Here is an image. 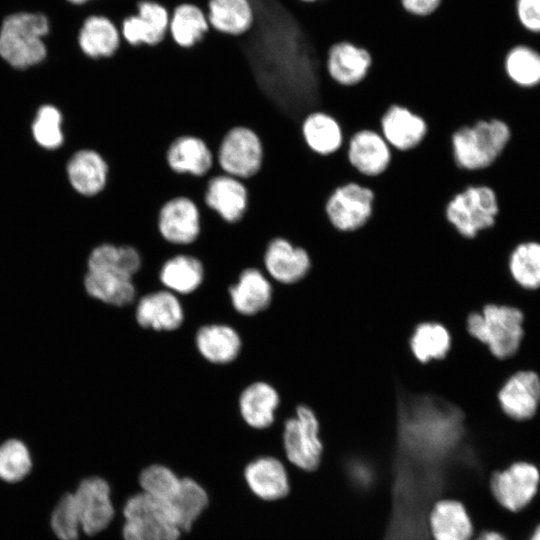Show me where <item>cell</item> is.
Listing matches in <instances>:
<instances>
[{"mask_svg":"<svg viewBox=\"0 0 540 540\" xmlns=\"http://www.w3.org/2000/svg\"><path fill=\"white\" fill-rule=\"evenodd\" d=\"M61 114L53 106L41 107L32 125L33 136L45 148H57L63 142Z\"/></svg>","mask_w":540,"mask_h":540,"instance_id":"60d3db41","label":"cell"},{"mask_svg":"<svg viewBox=\"0 0 540 540\" xmlns=\"http://www.w3.org/2000/svg\"><path fill=\"white\" fill-rule=\"evenodd\" d=\"M194 343L199 355L214 365L234 362L239 357L243 346L238 331L225 323L202 325L195 333Z\"/></svg>","mask_w":540,"mask_h":540,"instance_id":"cb8c5ba5","label":"cell"},{"mask_svg":"<svg viewBox=\"0 0 540 540\" xmlns=\"http://www.w3.org/2000/svg\"><path fill=\"white\" fill-rule=\"evenodd\" d=\"M83 284L89 296L110 306L126 307L136 301L134 279L117 273L87 270Z\"/></svg>","mask_w":540,"mask_h":540,"instance_id":"1f68e13d","label":"cell"},{"mask_svg":"<svg viewBox=\"0 0 540 540\" xmlns=\"http://www.w3.org/2000/svg\"><path fill=\"white\" fill-rule=\"evenodd\" d=\"M241 478L248 493L263 503L284 500L292 488L289 465L270 453L250 458L242 467Z\"/></svg>","mask_w":540,"mask_h":540,"instance_id":"30bf717a","label":"cell"},{"mask_svg":"<svg viewBox=\"0 0 540 540\" xmlns=\"http://www.w3.org/2000/svg\"><path fill=\"white\" fill-rule=\"evenodd\" d=\"M69 3L75 5V6H85L91 2H94L96 0H67Z\"/></svg>","mask_w":540,"mask_h":540,"instance_id":"bcb514c9","label":"cell"},{"mask_svg":"<svg viewBox=\"0 0 540 540\" xmlns=\"http://www.w3.org/2000/svg\"><path fill=\"white\" fill-rule=\"evenodd\" d=\"M166 160L173 172L194 177L207 176L215 163L208 145L191 135L176 138L166 152Z\"/></svg>","mask_w":540,"mask_h":540,"instance_id":"f1b7e54d","label":"cell"},{"mask_svg":"<svg viewBox=\"0 0 540 540\" xmlns=\"http://www.w3.org/2000/svg\"><path fill=\"white\" fill-rule=\"evenodd\" d=\"M237 405L241 420L247 427L264 431L276 420L280 395L272 384L258 380L248 384L241 391Z\"/></svg>","mask_w":540,"mask_h":540,"instance_id":"ffe728a7","label":"cell"},{"mask_svg":"<svg viewBox=\"0 0 540 540\" xmlns=\"http://www.w3.org/2000/svg\"><path fill=\"white\" fill-rule=\"evenodd\" d=\"M505 69L515 83L533 86L540 82V54L526 46H517L505 58Z\"/></svg>","mask_w":540,"mask_h":540,"instance_id":"f35d334b","label":"cell"},{"mask_svg":"<svg viewBox=\"0 0 540 540\" xmlns=\"http://www.w3.org/2000/svg\"><path fill=\"white\" fill-rule=\"evenodd\" d=\"M426 528L431 540H472L476 534L466 505L450 497L439 498L431 504Z\"/></svg>","mask_w":540,"mask_h":540,"instance_id":"2e32d148","label":"cell"},{"mask_svg":"<svg viewBox=\"0 0 540 540\" xmlns=\"http://www.w3.org/2000/svg\"><path fill=\"white\" fill-rule=\"evenodd\" d=\"M262 269L273 281L291 285L304 280L312 269L307 250L286 238L271 239L264 250Z\"/></svg>","mask_w":540,"mask_h":540,"instance_id":"4fadbf2b","label":"cell"},{"mask_svg":"<svg viewBox=\"0 0 540 540\" xmlns=\"http://www.w3.org/2000/svg\"><path fill=\"white\" fill-rule=\"evenodd\" d=\"M372 64L370 53L350 42H338L328 51L326 69L330 78L345 87L361 83Z\"/></svg>","mask_w":540,"mask_h":540,"instance_id":"83f0119b","label":"cell"},{"mask_svg":"<svg viewBox=\"0 0 540 540\" xmlns=\"http://www.w3.org/2000/svg\"><path fill=\"white\" fill-rule=\"evenodd\" d=\"M73 494L84 535L95 537L114 524L118 515L117 504L113 487L104 476L83 478Z\"/></svg>","mask_w":540,"mask_h":540,"instance_id":"ba28073f","label":"cell"},{"mask_svg":"<svg viewBox=\"0 0 540 540\" xmlns=\"http://www.w3.org/2000/svg\"><path fill=\"white\" fill-rule=\"evenodd\" d=\"M263 156L259 136L247 127L236 126L223 137L215 162L225 174L243 181L259 172Z\"/></svg>","mask_w":540,"mask_h":540,"instance_id":"8fae6325","label":"cell"},{"mask_svg":"<svg viewBox=\"0 0 540 540\" xmlns=\"http://www.w3.org/2000/svg\"><path fill=\"white\" fill-rule=\"evenodd\" d=\"M109 167L104 157L94 149L76 151L67 164V175L73 189L83 197L100 194L107 184Z\"/></svg>","mask_w":540,"mask_h":540,"instance_id":"484cf974","label":"cell"},{"mask_svg":"<svg viewBox=\"0 0 540 540\" xmlns=\"http://www.w3.org/2000/svg\"><path fill=\"white\" fill-rule=\"evenodd\" d=\"M452 344L453 338L449 329L435 321L417 324L409 338L410 351L422 364L444 359L451 351Z\"/></svg>","mask_w":540,"mask_h":540,"instance_id":"836d02e7","label":"cell"},{"mask_svg":"<svg viewBox=\"0 0 540 540\" xmlns=\"http://www.w3.org/2000/svg\"><path fill=\"white\" fill-rule=\"evenodd\" d=\"M517 13L524 27L540 32V0H518Z\"/></svg>","mask_w":540,"mask_h":540,"instance_id":"b9f144b4","label":"cell"},{"mask_svg":"<svg viewBox=\"0 0 540 540\" xmlns=\"http://www.w3.org/2000/svg\"><path fill=\"white\" fill-rule=\"evenodd\" d=\"M142 269L140 251L129 244L103 242L95 245L87 258V270L117 273L131 279Z\"/></svg>","mask_w":540,"mask_h":540,"instance_id":"f546056e","label":"cell"},{"mask_svg":"<svg viewBox=\"0 0 540 540\" xmlns=\"http://www.w3.org/2000/svg\"><path fill=\"white\" fill-rule=\"evenodd\" d=\"M501 414L515 423L533 420L540 411V373L518 368L502 380L495 394Z\"/></svg>","mask_w":540,"mask_h":540,"instance_id":"9c48e42d","label":"cell"},{"mask_svg":"<svg viewBox=\"0 0 540 540\" xmlns=\"http://www.w3.org/2000/svg\"><path fill=\"white\" fill-rule=\"evenodd\" d=\"M204 202L229 224L240 221L248 206V191L243 181L227 174L209 178Z\"/></svg>","mask_w":540,"mask_h":540,"instance_id":"44dd1931","label":"cell"},{"mask_svg":"<svg viewBox=\"0 0 540 540\" xmlns=\"http://www.w3.org/2000/svg\"><path fill=\"white\" fill-rule=\"evenodd\" d=\"M227 292L231 306L242 316H255L265 311L273 300L271 279L256 266L241 269Z\"/></svg>","mask_w":540,"mask_h":540,"instance_id":"ac0fdd59","label":"cell"},{"mask_svg":"<svg viewBox=\"0 0 540 540\" xmlns=\"http://www.w3.org/2000/svg\"><path fill=\"white\" fill-rule=\"evenodd\" d=\"M157 225L161 237L167 243L174 246H189L200 235L201 215L199 208L188 197L171 198L161 207Z\"/></svg>","mask_w":540,"mask_h":540,"instance_id":"5bb4252c","label":"cell"},{"mask_svg":"<svg viewBox=\"0 0 540 540\" xmlns=\"http://www.w3.org/2000/svg\"><path fill=\"white\" fill-rule=\"evenodd\" d=\"M464 331L496 360L513 359L525 337V314L517 306L488 302L464 318Z\"/></svg>","mask_w":540,"mask_h":540,"instance_id":"6da1fadb","label":"cell"},{"mask_svg":"<svg viewBox=\"0 0 540 540\" xmlns=\"http://www.w3.org/2000/svg\"><path fill=\"white\" fill-rule=\"evenodd\" d=\"M374 192L356 182L338 186L328 197L325 212L330 224L340 232L364 227L373 211Z\"/></svg>","mask_w":540,"mask_h":540,"instance_id":"7c38bea8","label":"cell"},{"mask_svg":"<svg viewBox=\"0 0 540 540\" xmlns=\"http://www.w3.org/2000/svg\"><path fill=\"white\" fill-rule=\"evenodd\" d=\"M206 15L211 29L235 37L246 34L255 21L250 0H208Z\"/></svg>","mask_w":540,"mask_h":540,"instance_id":"4dcf8cb0","label":"cell"},{"mask_svg":"<svg viewBox=\"0 0 540 540\" xmlns=\"http://www.w3.org/2000/svg\"><path fill=\"white\" fill-rule=\"evenodd\" d=\"M49 20L41 13L17 12L8 15L0 27V56L15 68L40 63L47 54L43 38Z\"/></svg>","mask_w":540,"mask_h":540,"instance_id":"277c9868","label":"cell"},{"mask_svg":"<svg viewBox=\"0 0 540 540\" xmlns=\"http://www.w3.org/2000/svg\"><path fill=\"white\" fill-rule=\"evenodd\" d=\"M488 489L502 510L519 514L531 506L540 492V467L528 459H515L490 474Z\"/></svg>","mask_w":540,"mask_h":540,"instance_id":"8992f818","label":"cell"},{"mask_svg":"<svg viewBox=\"0 0 540 540\" xmlns=\"http://www.w3.org/2000/svg\"><path fill=\"white\" fill-rule=\"evenodd\" d=\"M347 158L359 174L377 177L388 168L392 158V148L380 132L363 129L350 138Z\"/></svg>","mask_w":540,"mask_h":540,"instance_id":"d6986e66","label":"cell"},{"mask_svg":"<svg viewBox=\"0 0 540 540\" xmlns=\"http://www.w3.org/2000/svg\"><path fill=\"white\" fill-rule=\"evenodd\" d=\"M307 147L315 154L329 156L343 144V132L338 121L331 115L315 111L308 114L301 125Z\"/></svg>","mask_w":540,"mask_h":540,"instance_id":"e575fe53","label":"cell"},{"mask_svg":"<svg viewBox=\"0 0 540 540\" xmlns=\"http://www.w3.org/2000/svg\"><path fill=\"white\" fill-rule=\"evenodd\" d=\"M134 316L142 329L172 332L183 325L185 310L179 296L163 288L141 296Z\"/></svg>","mask_w":540,"mask_h":540,"instance_id":"e0dca14e","label":"cell"},{"mask_svg":"<svg viewBox=\"0 0 540 540\" xmlns=\"http://www.w3.org/2000/svg\"><path fill=\"white\" fill-rule=\"evenodd\" d=\"M380 129L392 149L405 152L422 142L427 133V124L407 107L393 104L383 114Z\"/></svg>","mask_w":540,"mask_h":540,"instance_id":"603a6c76","label":"cell"},{"mask_svg":"<svg viewBox=\"0 0 540 540\" xmlns=\"http://www.w3.org/2000/svg\"><path fill=\"white\" fill-rule=\"evenodd\" d=\"M32 456L27 445L16 438L0 444V479L6 483L22 481L31 471Z\"/></svg>","mask_w":540,"mask_h":540,"instance_id":"74e56055","label":"cell"},{"mask_svg":"<svg viewBox=\"0 0 540 540\" xmlns=\"http://www.w3.org/2000/svg\"><path fill=\"white\" fill-rule=\"evenodd\" d=\"M498 213L497 194L492 187L486 185L467 186L449 200L445 209L449 224L468 240L493 228Z\"/></svg>","mask_w":540,"mask_h":540,"instance_id":"52a82bcc","label":"cell"},{"mask_svg":"<svg viewBox=\"0 0 540 540\" xmlns=\"http://www.w3.org/2000/svg\"><path fill=\"white\" fill-rule=\"evenodd\" d=\"M206 268L197 256L179 252L162 262L157 276L164 289L176 295H189L197 291L206 278Z\"/></svg>","mask_w":540,"mask_h":540,"instance_id":"d4e9b609","label":"cell"},{"mask_svg":"<svg viewBox=\"0 0 540 540\" xmlns=\"http://www.w3.org/2000/svg\"><path fill=\"white\" fill-rule=\"evenodd\" d=\"M441 0H401L402 7L409 14L425 17L432 14L440 5Z\"/></svg>","mask_w":540,"mask_h":540,"instance_id":"7bdbcfd3","label":"cell"},{"mask_svg":"<svg viewBox=\"0 0 540 540\" xmlns=\"http://www.w3.org/2000/svg\"><path fill=\"white\" fill-rule=\"evenodd\" d=\"M472 540H509L508 537L496 529H482L476 532Z\"/></svg>","mask_w":540,"mask_h":540,"instance_id":"ee69618b","label":"cell"},{"mask_svg":"<svg viewBox=\"0 0 540 540\" xmlns=\"http://www.w3.org/2000/svg\"><path fill=\"white\" fill-rule=\"evenodd\" d=\"M120 505L121 540H182L184 533L167 502L136 490Z\"/></svg>","mask_w":540,"mask_h":540,"instance_id":"7a4b0ae2","label":"cell"},{"mask_svg":"<svg viewBox=\"0 0 540 540\" xmlns=\"http://www.w3.org/2000/svg\"><path fill=\"white\" fill-rule=\"evenodd\" d=\"M50 526L59 540H78L81 533V521L73 492H66L54 507Z\"/></svg>","mask_w":540,"mask_h":540,"instance_id":"ab89813d","label":"cell"},{"mask_svg":"<svg viewBox=\"0 0 540 540\" xmlns=\"http://www.w3.org/2000/svg\"><path fill=\"white\" fill-rule=\"evenodd\" d=\"M526 540H540V521L531 529Z\"/></svg>","mask_w":540,"mask_h":540,"instance_id":"f6af8a7d","label":"cell"},{"mask_svg":"<svg viewBox=\"0 0 540 540\" xmlns=\"http://www.w3.org/2000/svg\"><path fill=\"white\" fill-rule=\"evenodd\" d=\"M209 29L206 13L195 4H179L170 14L168 34L181 48L195 46L204 38Z\"/></svg>","mask_w":540,"mask_h":540,"instance_id":"d590c367","label":"cell"},{"mask_svg":"<svg viewBox=\"0 0 540 540\" xmlns=\"http://www.w3.org/2000/svg\"><path fill=\"white\" fill-rule=\"evenodd\" d=\"M123 39L119 27L107 16L90 14L77 32L81 53L91 60L108 59L119 50Z\"/></svg>","mask_w":540,"mask_h":540,"instance_id":"7402d4cb","label":"cell"},{"mask_svg":"<svg viewBox=\"0 0 540 540\" xmlns=\"http://www.w3.org/2000/svg\"><path fill=\"white\" fill-rule=\"evenodd\" d=\"M510 139L508 125L497 118L481 119L458 128L451 136L458 168L476 172L490 168Z\"/></svg>","mask_w":540,"mask_h":540,"instance_id":"3957f363","label":"cell"},{"mask_svg":"<svg viewBox=\"0 0 540 540\" xmlns=\"http://www.w3.org/2000/svg\"><path fill=\"white\" fill-rule=\"evenodd\" d=\"M280 446L286 463L299 471H316L323 459L325 445L322 424L307 405H298L293 415L285 419L280 431Z\"/></svg>","mask_w":540,"mask_h":540,"instance_id":"5b68a950","label":"cell"},{"mask_svg":"<svg viewBox=\"0 0 540 540\" xmlns=\"http://www.w3.org/2000/svg\"><path fill=\"white\" fill-rule=\"evenodd\" d=\"M182 475L172 466L160 461L144 465L136 477L137 490L155 498L168 502L176 493Z\"/></svg>","mask_w":540,"mask_h":540,"instance_id":"8d00e7d4","label":"cell"},{"mask_svg":"<svg viewBox=\"0 0 540 540\" xmlns=\"http://www.w3.org/2000/svg\"><path fill=\"white\" fill-rule=\"evenodd\" d=\"M506 270L510 281L520 290H540V242L522 241L507 255Z\"/></svg>","mask_w":540,"mask_h":540,"instance_id":"d6a6232c","label":"cell"},{"mask_svg":"<svg viewBox=\"0 0 540 540\" xmlns=\"http://www.w3.org/2000/svg\"><path fill=\"white\" fill-rule=\"evenodd\" d=\"M170 12L167 8L152 0H140L136 13L126 17L120 32L124 42L131 46H155L168 35Z\"/></svg>","mask_w":540,"mask_h":540,"instance_id":"9a60e30c","label":"cell"},{"mask_svg":"<svg viewBox=\"0 0 540 540\" xmlns=\"http://www.w3.org/2000/svg\"><path fill=\"white\" fill-rule=\"evenodd\" d=\"M299 1H302V2H305V3H312V2H315V1H318V0H299Z\"/></svg>","mask_w":540,"mask_h":540,"instance_id":"7dc6e473","label":"cell"},{"mask_svg":"<svg viewBox=\"0 0 540 540\" xmlns=\"http://www.w3.org/2000/svg\"><path fill=\"white\" fill-rule=\"evenodd\" d=\"M167 503L175 521L185 534L191 531L208 511L211 495L198 479L183 475L176 493Z\"/></svg>","mask_w":540,"mask_h":540,"instance_id":"4316f807","label":"cell"}]
</instances>
